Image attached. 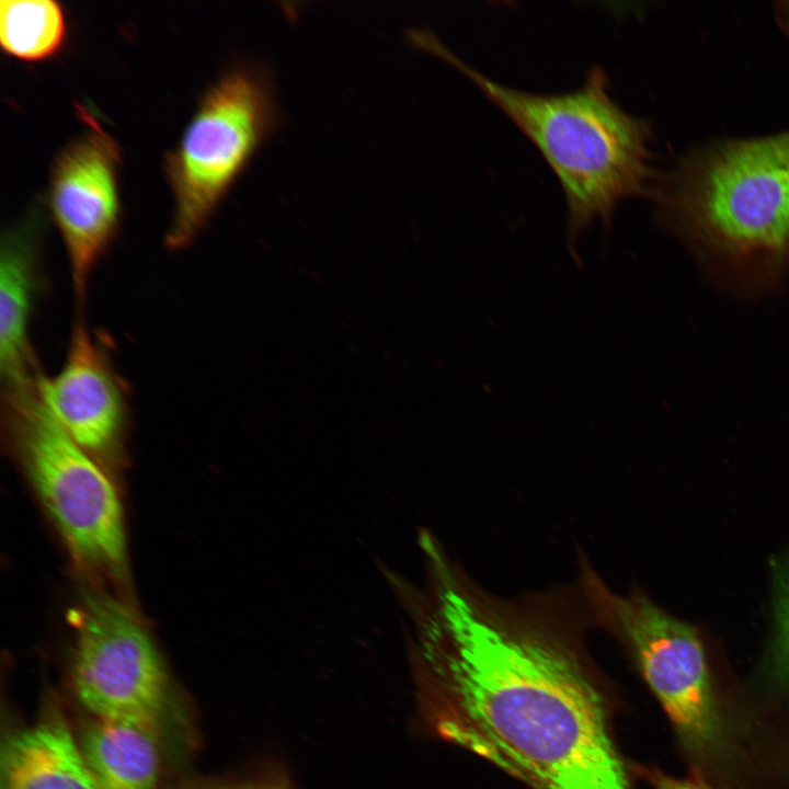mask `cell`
Instances as JSON below:
<instances>
[{"mask_svg": "<svg viewBox=\"0 0 789 789\" xmlns=\"http://www.w3.org/2000/svg\"><path fill=\"white\" fill-rule=\"evenodd\" d=\"M443 587L431 643L442 734L531 789H634L578 582L506 597L454 571Z\"/></svg>", "mask_w": 789, "mask_h": 789, "instance_id": "cell-1", "label": "cell"}, {"mask_svg": "<svg viewBox=\"0 0 789 789\" xmlns=\"http://www.w3.org/2000/svg\"><path fill=\"white\" fill-rule=\"evenodd\" d=\"M411 42L469 78L541 152L562 186L568 206V245L576 262L578 237L594 221L609 227L620 202L650 196L658 173L651 124L626 112L609 93L601 68L578 89L531 93L499 83L469 66L432 33Z\"/></svg>", "mask_w": 789, "mask_h": 789, "instance_id": "cell-2", "label": "cell"}, {"mask_svg": "<svg viewBox=\"0 0 789 789\" xmlns=\"http://www.w3.org/2000/svg\"><path fill=\"white\" fill-rule=\"evenodd\" d=\"M649 198L690 245L737 270L777 271L789 260V128L686 149Z\"/></svg>", "mask_w": 789, "mask_h": 789, "instance_id": "cell-3", "label": "cell"}, {"mask_svg": "<svg viewBox=\"0 0 789 789\" xmlns=\"http://www.w3.org/2000/svg\"><path fill=\"white\" fill-rule=\"evenodd\" d=\"M578 563L576 582L594 627L621 644L667 714L695 775L714 785L730 774L739 746L700 632L640 587L611 590L584 553Z\"/></svg>", "mask_w": 789, "mask_h": 789, "instance_id": "cell-4", "label": "cell"}, {"mask_svg": "<svg viewBox=\"0 0 789 789\" xmlns=\"http://www.w3.org/2000/svg\"><path fill=\"white\" fill-rule=\"evenodd\" d=\"M281 123L270 73L238 64L203 93L176 146L164 158L173 194L169 249L190 245Z\"/></svg>", "mask_w": 789, "mask_h": 789, "instance_id": "cell-5", "label": "cell"}, {"mask_svg": "<svg viewBox=\"0 0 789 789\" xmlns=\"http://www.w3.org/2000/svg\"><path fill=\"white\" fill-rule=\"evenodd\" d=\"M3 430L71 554L92 570L126 564L123 507L95 458L72 441L42 402L36 382L2 389Z\"/></svg>", "mask_w": 789, "mask_h": 789, "instance_id": "cell-6", "label": "cell"}, {"mask_svg": "<svg viewBox=\"0 0 789 789\" xmlns=\"http://www.w3.org/2000/svg\"><path fill=\"white\" fill-rule=\"evenodd\" d=\"M72 683L100 719L155 721L167 676L158 650L132 610L104 593H88L76 613Z\"/></svg>", "mask_w": 789, "mask_h": 789, "instance_id": "cell-7", "label": "cell"}, {"mask_svg": "<svg viewBox=\"0 0 789 789\" xmlns=\"http://www.w3.org/2000/svg\"><path fill=\"white\" fill-rule=\"evenodd\" d=\"M76 108L83 128L53 161L48 205L67 251L77 300L82 302L118 230L122 156L93 113L82 104Z\"/></svg>", "mask_w": 789, "mask_h": 789, "instance_id": "cell-8", "label": "cell"}, {"mask_svg": "<svg viewBox=\"0 0 789 789\" xmlns=\"http://www.w3.org/2000/svg\"><path fill=\"white\" fill-rule=\"evenodd\" d=\"M38 396L62 431L94 458L111 457L128 424L126 386L108 350L77 317L61 369L41 374Z\"/></svg>", "mask_w": 789, "mask_h": 789, "instance_id": "cell-9", "label": "cell"}, {"mask_svg": "<svg viewBox=\"0 0 789 789\" xmlns=\"http://www.w3.org/2000/svg\"><path fill=\"white\" fill-rule=\"evenodd\" d=\"M43 219L32 209L10 226L0 247V373L2 389L31 385L39 370L30 339L35 302L43 289Z\"/></svg>", "mask_w": 789, "mask_h": 789, "instance_id": "cell-10", "label": "cell"}, {"mask_svg": "<svg viewBox=\"0 0 789 789\" xmlns=\"http://www.w3.org/2000/svg\"><path fill=\"white\" fill-rule=\"evenodd\" d=\"M1 789H102L65 721L49 714L10 734L1 750Z\"/></svg>", "mask_w": 789, "mask_h": 789, "instance_id": "cell-11", "label": "cell"}, {"mask_svg": "<svg viewBox=\"0 0 789 789\" xmlns=\"http://www.w3.org/2000/svg\"><path fill=\"white\" fill-rule=\"evenodd\" d=\"M155 721L96 718L80 750L102 789H155L160 752Z\"/></svg>", "mask_w": 789, "mask_h": 789, "instance_id": "cell-12", "label": "cell"}, {"mask_svg": "<svg viewBox=\"0 0 789 789\" xmlns=\"http://www.w3.org/2000/svg\"><path fill=\"white\" fill-rule=\"evenodd\" d=\"M68 34L62 4L53 0H1L2 52L22 61L37 62L58 54Z\"/></svg>", "mask_w": 789, "mask_h": 789, "instance_id": "cell-13", "label": "cell"}, {"mask_svg": "<svg viewBox=\"0 0 789 789\" xmlns=\"http://www.w3.org/2000/svg\"><path fill=\"white\" fill-rule=\"evenodd\" d=\"M776 619L769 674L779 688L789 689V571L780 580Z\"/></svg>", "mask_w": 789, "mask_h": 789, "instance_id": "cell-14", "label": "cell"}, {"mask_svg": "<svg viewBox=\"0 0 789 789\" xmlns=\"http://www.w3.org/2000/svg\"><path fill=\"white\" fill-rule=\"evenodd\" d=\"M639 771L653 789H718L714 785L697 775L690 778H678L655 767L639 768Z\"/></svg>", "mask_w": 789, "mask_h": 789, "instance_id": "cell-15", "label": "cell"}, {"mask_svg": "<svg viewBox=\"0 0 789 789\" xmlns=\"http://www.w3.org/2000/svg\"><path fill=\"white\" fill-rule=\"evenodd\" d=\"M771 12L776 26L789 37V0L774 2Z\"/></svg>", "mask_w": 789, "mask_h": 789, "instance_id": "cell-16", "label": "cell"}, {"mask_svg": "<svg viewBox=\"0 0 789 789\" xmlns=\"http://www.w3.org/2000/svg\"><path fill=\"white\" fill-rule=\"evenodd\" d=\"M227 789H287V788L277 782H268V784H261V785H253V786H245V787H238V788H227Z\"/></svg>", "mask_w": 789, "mask_h": 789, "instance_id": "cell-17", "label": "cell"}]
</instances>
